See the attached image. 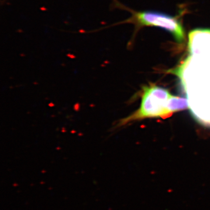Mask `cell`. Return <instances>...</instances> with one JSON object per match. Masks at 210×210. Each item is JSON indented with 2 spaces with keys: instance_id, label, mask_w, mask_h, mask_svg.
Here are the masks:
<instances>
[{
  "instance_id": "6da1fadb",
  "label": "cell",
  "mask_w": 210,
  "mask_h": 210,
  "mask_svg": "<svg viewBox=\"0 0 210 210\" xmlns=\"http://www.w3.org/2000/svg\"><path fill=\"white\" fill-rule=\"evenodd\" d=\"M140 109L130 116L122 119L120 125L144 118L168 117L170 115L168 109V101L172 96L166 89L151 85L144 89Z\"/></svg>"
},
{
  "instance_id": "7a4b0ae2",
  "label": "cell",
  "mask_w": 210,
  "mask_h": 210,
  "mask_svg": "<svg viewBox=\"0 0 210 210\" xmlns=\"http://www.w3.org/2000/svg\"><path fill=\"white\" fill-rule=\"evenodd\" d=\"M132 16L122 23H130L136 28L148 26L161 28L168 31L179 43H184L186 39L185 31L181 23L177 18L157 11L132 12Z\"/></svg>"
},
{
  "instance_id": "3957f363",
  "label": "cell",
  "mask_w": 210,
  "mask_h": 210,
  "mask_svg": "<svg viewBox=\"0 0 210 210\" xmlns=\"http://www.w3.org/2000/svg\"><path fill=\"white\" fill-rule=\"evenodd\" d=\"M188 107L187 99L185 98L172 96L168 101V109L170 114L180 110L186 109Z\"/></svg>"
}]
</instances>
